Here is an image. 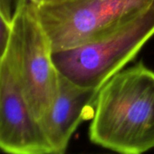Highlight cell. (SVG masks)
Wrapping results in <instances>:
<instances>
[{"mask_svg":"<svg viewBox=\"0 0 154 154\" xmlns=\"http://www.w3.org/2000/svg\"><path fill=\"white\" fill-rule=\"evenodd\" d=\"M90 140L120 154L154 148V72L142 62L120 71L100 89Z\"/></svg>","mask_w":154,"mask_h":154,"instance_id":"6da1fadb","label":"cell"},{"mask_svg":"<svg viewBox=\"0 0 154 154\" xmlns=\"http://www.w3.org/2000/svg\"><path fill=\"white\" fill-rule=\"evenodd\" d=\"M154 0H74L36 7L53 53L103 40L131 22Z\"/></svg>","mask_w":154,"mask_h":154,"instance_id":"7a4b0ae2","label":"cell"},{"mask_svg":"<svg viewBox=\"0 0 154 154\" xmlns=\"http://www.w3.org/2000/svg\"><path fill=\"white\" fill-rule=\"evenodd\" d=\"M154 36V2L142 14L108 37L53 53L57 71L74 85L100 90Z\"/></svg>","mask_w":154,"mask_h":154,"instance_id":"3957f363","label":"cell"},{"mask_svg":"<svg viewBox=\"0 0 154 154\" xmlns=\"http://www.w3.org/2000/svg\"><path fill=\"white\" fill-rule=\"evenodd\" d=\"M0 149L8 154H53L24 95L15 21L8 48L0 60Z\"/></svg>","mask_w":154,"mask_h":154,"instance_id":"277c9868","label":"cell"},{"mask_svg":"<svg viewBox=\"0 0 154 154\" xmlns=\"http://www.w3.org/2000/svg\"><path fill=\"white\" fill-rule=\"evenodd\" d=\"M18 32L20 74L23 92L33 115L39 120L54 101L59 72L53 60L50 40L36 13V7L14 11Z\"/></svg>","mask_w":154,"mask_h":154,"instance_id":"5b68a950","label":"cell"},{"mask_svg":"<svg viewBox=\"0 0 154 154\" xmlns=\"http://www.w3.org/2000/svg\"><path fill=\"white\" fill-rule=\"evenodd\" d=\"M99 91L76 85L59 72L56 97L39 120L53 154H64L69 140L78 125L93 118Z\"/></svg>","mask_w":154,"mask_h":154,"instance_id":"8992f818","label":"cell"},{"mask_svg":"<svg viewBox=\"0 0 154 154\" xmlns=\"http://www.w3.org/2000/svg\"><path fill=\"white\" fill-rule=\"evenodd\" d=\"M14 1L15 0H0V60L5 55L11 39Z\"/></svg>","mask_w":154,"mask_h":154,"instance_id":"52a82bcc","label":"cell"},{"mask_svg":"<svg viewBox=\"0 0 154 154\" xmlns=\"http://www.w3.org/2000/svg\"><path fill=\"white\" fill-rule=\"evenodd\" d=\"M37 0H15L14 1V11L21 10L26 7H36Z\"/></svg>","mask_w":154,"mask_h":154,"instance_id":"ba28073f","label":"cell"},{"mask_svg":"<svg viewBox=\"0 0 154 154\" xmlns=\"http://www.w3.org/2000/svg\"><path fill=\"white\" fill-rule=\"evenodd\" d=\"M69 1H74V0H37L36 7L39 5H46V4H59L63 2H69Z\"/></svg>","mask_w":154,"mask_h":154,"instance_id":"9c48e42d","label":"cell"}]
</instances>
